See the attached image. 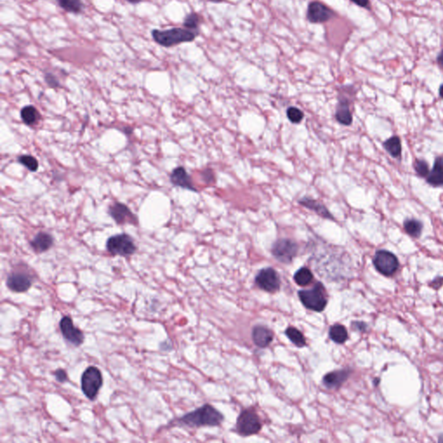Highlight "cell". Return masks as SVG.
Segmentation results:
<instances>
[{"instance_id": "83f0119b", "label": "cell", "mask_w": 443, "mask_h": 443, "mask_svg": "<svg viewBox=\"0 0 443 443\" xmlns=\"http://www.w3.org/2000/svg\"><path fill=\"white\" fill-rule=\"evenodd\" d=\"M18 163H20L24 167L27 168L30 171H36L38 170L39 164L37 159L31 155H21L18 157Z\"/></svg>"}, {"instance_id": "8992f818", "label": "cell", "mask_w": 443, "mask_h": 443, "mask_svg": "<svg viewBox=\"0 0 443 443\" xmlns=\"http://www.w3.org/2000/svg\"><path fill=\"white\" fill-rule=\"evenodd\" d=\"M261 429V422L255 410H244L237 420V430L243 436L257 434Z\"/></svg>"}, {"instance_id": "6da1fadb", "label": "cell", "mask_w": 443, "mask_h": 443, "mask_svg": "<svg viewBox=\"0 0 443 443\" xmlns=\"http://www.w3.org/2000/svg\"><path fill=\"white\" fill-rule=\"evenodd\" d=\"M224 420L225 417L218 410L210 405H204L182 416L179 420V423L191 428H200L206 426L215 427L220 425Z\"/></svg>"}, {"instance_id": "5bb4252c", "label": "cell", "mask_w": 443, "mask_h": 443, "mask_svg": "<svg viewBox=\"0 0 443 443\" xmlns=\"http://www.w3.org/2000/svg\"><path fill=\"white\" fill-rule=\"evenodd\" d=\"M170 180L174 186L186 189L192 192H197V189L195 188L192 183V178L183 166L175 168L173 171H171Z\"/></svg>"}, {"instance_id": "74e56055", "label": "cell", "mask_w": 443, "mask_h": 443, "mask_svg": "<svg viewBox=\"0 0 443 443\" xmlns=\"http://www.w3.org/2000/svg\"><path fill=\"white\" fill-rule=\"evenodd\" d=\"M127 2L131 4H139L140 2H141V0H126Z\"/></svg>"}, {"instance_id": "8fae6325", "label": "cell", "mask_w": 443, "mask_h": 443, "mask_svg": "<svg viewBox=\"0 0 443 443\" xmlns=\"http://www.w3.org/2000/svg\"><path fill=\"white\" fill-rule=\"evenodd\" d=\"M108 214L114 219L117 225H134L135 226L138 225L137 216H135L126 204L120 202H116L109 206Z\"/></svg>"}, {"instance_id": "2e32d148", "label": "cell", "mask_w": 443, "mask_h": 443, "mask_svg": "<svg viewBox=\"0 0 443 443\" xmlns=\"http://www.w3.org/2000/svg\"><path fill=\"white\" fill-rule=\"evenodd\" d=\"M252 338L256 346L259 348H266L272 343L274 333L268 327L256 326L252 331Z\"/></svg>"}, {"instance_id": "d4e9b609", "label": "cell", "mask_w": 443, "mask_h": 443, "mask_svg": "<svg viewBox=\"0 0 443 443\" xmlns=\"http://www.w3.org/2000/svg\"><path fill=\"white\" fill-rule=\"evenodd\" d=\"M286 335L288 337L290 341L293 344H295L297 347L302 348L305 346L306 341H305V336L303 335L302 332L299 330L297 329L295 327H288L285 331Z\"/></svg>"}, {"instance_id": "52a82bcc", "label": "cell", "mask_w": 443, "mask_h": 443, "mask_svg": "<svg viewBox=\"0 0 443 443\" xmlns=\"http://www.w3.org/2000/svg\"><path fill=\"white\" fill-rule=\"evenodd\" d=\"M299 251V245L294 240L282 238L276 241L271 249V253L276 260L282 263H290Z\"/></svg>"}, {"instance_id": "9c48e42d", "label": "cell", "mask_w": 443, "mask_h": 443, "mask_svg": "<svg viewBox=\"0 0 443 443\" xmlns=\"http://www.w3.org/2000/svg\"><path fill=\"white\" fill-rule=\"evenodd\" d=\"M255 283L262 290L276 293L281 288V278L275 269L265 268L260 270L255 276Z\"/></svg>"}, {"instance_id": "cb8c5ba5", "label": "cell", "mask_w": 443, "mask_h": 443, "mask_svg": "<svg viewBox=\"0 0 443 443\" xmlns=\"http://www.w3.org/2000/svg\"><path fill=\"white\" fill-rule=\"evenodd\" d=\"M383 147L387 152L394 158H399L401 156V141L397 136H393L391 138L388 139L383 143Z\"/></svg>"}, {"instance_id": "484cf974", "label": "cell", "mask_w": 443, "mask_h": 443, "mask_svg": "<svg viewBox=\"0 0 443 443\" xmlns=\"http://www.w3.org/2000/svg\"><path fill=\"white\" fill-rule=\"evenodd\" d=\"M57 3L65 12L75 14L81 13L84 7L81 0H57Z\"/></svg>"}, {"instance_id": "f546056e", "label": "cell", "mask_w": 443, "mask_h": 443, "mask_svg": "<svg viewBox=\"0 0 443 443\" xmlns=\"http://www.w3.org/2000/svg\"><path fill=\"white\" fill-rule=\"evenodd\" d=\"M199 17L196 13H191L186 16L184 21V26L189 30H197L199 24Z\"/></svg>"}, {"instance_id": "4dcf8cb0", "label": "cell", "mask_w": 443, "mask_h": 443, "mask_svg": "<svg viewBox=\"0 0 443 443\" xmlns=\"http://www.w3.org/2000/svg\"><path fill=\"white\" fill-rule=\"evenodd\" d=\"M414 166H415L416 173L418 174L421 177H427L428 173H429L428 164L424 160L416 159V161H415V164H414Z\"/></svg>"}, {"instance_id": "1f68e13d", "label": "cell", "mask_w": 443, "mask_h": 443, "mask_svg": "<svg viewBox=\"0 0 443 443\" xmlns=\"http://www.w3.org/2000/svg\"><path fill=\"white\" fill-rule=\"evenodd\" d=\"M45 80L46 83L48 84L49 87H53V88L60 87V82L57 80V78L51 73H47L45 75Z\"/></svg>"}, {"instance_id": "ab89813d", "label": "cell", "mask_w": 443, "mask_h": 443, "mask_svg": "<svg viewBox=\"0 0 443 443\" xmlns=\"http://www.w3.org/2000/svg\"><path fill=\"white\" fill-rule=\"evenodd\" d=\"M211 2H216V3H218V2H222L223 0H210Z\"/></svg>"}, {"instance_id": "4316f807", "label": "cell", "mask_w": 443, "mask_h": 443, "mask_svg": "<svg viewBox=\"0 0 443 443\" xmlns=\"http://www.w3.org/2000/svg\"><path fill=\"white\" fill-rule=\"evenodd\" d=\"M405 231L407 232L410 237H419L422 234V224L421 222L416 219H407L405 222Z\"/></svg>"}, {"instance_id": "3957f363", "label": "cell", "mask_w": 443, "mask_h": 443, "mask_svg": "<svg viewBox=\"0 0 443 443\" xmlns=\"http://www.w3.org/2000/svg\"><path fill=\"white\" fill-rule=\"evenodd\" d=\"M298 295L305 307L317 313L324 311L328 302L326 289L321 282H317L308 290H299Z\"/></svg>"}, {"instance_id": "d6a6232c", "label": "cell", "mask_w": 443, "mask_h": 443, "mask_svg": "<svg viewBox=\"0 0 443 443\" xmlns=\"http://www.w3.org/2000/svg\"><path fill=\"white\" fill-rule=\"evenodd\" d=\"M54 376L59 383H64L68 380V375L66 371L63 369H57V371L54 372Z\"/></svg>"}, {"instance_id": "e0dca14e", "label": "cell", "mask_w": 443, "mask_h": 443, "mask_svg": "<svg viewBox=\"0 0 443 443\" xmlns=\"http://www.w3.org/2000/svg\"><path fill=\"white\" fill-rule=\"evenodd\" d=\"M30 247L36 253H43L48 251L54 244V238L51 234L46 232H39L30 241Z\"/></svg>"}, {"instance_id": "277c9868", "label": "cell", "mask_w": 443, "mask_h": 443, "mask_svg": "<svg viewBox=\"0 0 443 443\" xmlns=\"http://www.w3.org/2000/svg\"><path fill=\"white\" fill-rule=\"evenodd\" d=\"M81 385L85 396L91 401L96 400L103 385L102 371L96 366H88L81 375Z\"/></svg>"}, {"instance_id": "30bf717a", "label": "cell", "mask_w": 443, "mask_h": 443, "mask_svg": "<svg viewBox=\"0 0 443 443\" xmlns=\"http://www.w3.org/2000/svg\"><path fill=\"white\" fill-rule=\"evenodd\" d=\"M34 277L24 271H13L7 276L6 286L15 293H25L33 284Z\"/></svg>"}, {"instance_id": "44dd1931", "label": "cell", "mask_w": 443, "mask_h": 443, "mask_svg": "<svg viewBox=\"0 0 443 443\" xmlns=\"http://www.w3.org/2000/svg\"><path fill=\"white\" fill-rule=\"evenodd\" d=\"M21 119L24 124H26L27 126H34L38 123L39 120L41 119V115L39 114L38 110L36 109V107L32 105L25 106L22 108Z\"/></svg>"}, {"instance_id": "d590c367", "label": "cell", "mask_w": 443, "mask_h": 443, "mask_svg": "<svg viewBox=\"0 0 443 443\" xmlns=\"http://www.w3.org/2000/svg\"><path fill=\"white\" fill-rule=\"evenodd\" d=\"M351 2H353L354 4H356L357 6H360V7H363V8H367L369 6V0H350Z\"/></svg>"}, {"instance_id": "8d00e7d4", "label": "cell", "mask_w": 443, "mask_h": 443, "mask_svg": "<svg viewBox=\"0 0 443 443\" xmlns=\"http://www.w3.org/2000/svg\"><path fill=\"white\" fill-rule=\"evenodd\" d=\"M437 62L440 66L443 67V51H440V54L438 55Z\"/></svg>"}, {"instance_id": "7c38bea8", "label": "cell", "mask_w": 443, "mask_h": 443, "mask_svg": "<svg viewBox=\"0 0 443 443\" xmlns=\"http://www.w3.org/2000/svg\"><path fill=\"white\" fill-rule=\"evenodd\" d=\"M59 327L63 338L70 344L79 346L84 341V333L82 331L75 327L72 319L69 316H63L59 323Z\"/></svg>"}, {"instance_id": "603a6c76", "label": "cell", "mask_w": 443, "mask_h": 443, "mask_svg": "<svg viewBox=\"0 0 443 443\" xmlns=\"http://www.w3.org/2000/svg\"><path fill=\"white\" fill-rule=\"evenodd\" d=\"M294 280L297 285L301 286V287H305L313 282L314 275H313L311 270L305 267H303V268H300L299 270H297V272L294 274Z\"/></svg>"}, {"instance_id": "836d02e7", "label": "cell", "mask_w": 443, "mask_h": 443, "mask_svg": "<svg viewBox=\"0 0 443 443\" xmlns=\"http://www.w3.org/2000/svg\"><path fill=\"white\" fill-rule=\"evenodd\" d=\"M351 327H352V329L355 330V331L364 332H366L367 328H368V325L365 323V322H362V321H354V322H352V324H351Z\"/></svg>"}, {"instance_id": "9a60e30c", "label": "cell", "mask_w": 443, "mask_h": 443, "mask_svg": "<svg viewBox=\"0 0 443 443\" xmlns=\"http://www.w3.org/2000/svg\"><path fill=\"white\" fill-rule=\"evenodd\" d=\"M350 375V371L349 369L329 372L323 377L324 385L328 389H338L343 385V383H345Z\"/></svg>"}, {"instance_id": "e575fe53", "label": "cell", "mask_w": 443, "mask_h": 443, "mask_svg": "<svg viewBox=\"0 0 443 443\" xmlns=\"http://www.w3.org/2000/svg\"><path fill=\"white\" fill-rule=\"evenodd\" d=\"M428 285H429L431 288L435 289V290L440 289V288H441V286L443 285V277H441V276H438L436 278H434V280H433V281H432V282Z\"/></svg>"}, {"instance_id": "ffe728a7", "label": "cell", "mask_w": 443, "mask_h": 443, "mask_svg": "<svg viewBox=\"0 0 443 443\" xmlns=\"http://www.w3.org/2000/svg\"><path fill=\"white\" fill-rule=\"evenodd\" d=\"M427 182L433 186H443V158L438 157L434 166L427 176Z\"/></svg>"}, {"instance_id": "7402d4cb", "label": "cell", "mask_w": 443, "mask_h": 443, "mask_svg": "<svg viewBox=\"0 0 443 443\" xmlns=\"http://www.w3.org/2000/svg\"><path fill=\"white\" fill-rule=\"evenodd\" d=\"M329 337L337 344H344L348 339L347 330L343 325L335 324L330 328Z\"/></svg>"}, {"instance_id": "d6986e66", "label": "cell", "mask_w": 443, "mask_h": 443, "mask_svg": "<svg viewBox=\"0 0 443 443\" xmlns=\"http://www.w3.org/2000/svg\"><path fill=\"white\" fill-rule=\"evenodd\" d=\"M299 204L302 206L307 208L308 210H314L317 215L323 217L325 219H329V220H334V217L332 216L329 210H327V207L325 206L323 204L319 203L318 201L315 199H312L309 198H303L299 200Z\"/></svg>"}, {"instance_id": "5b68a950", "label": "cell", "mask_w": 443, "mask_h": 443, "mask_svg": "<svg viewBox=\"0 0 443 443\" xmlns=\"http://www.w3.org/2000/svg\"><path fill=\"white\" fill-rule=\"evenodd\" d=\"M106 246L111 255L123 257L131 256L137 250L135 241L127 234H119L109 237Z\"/></svg>"}, {"instance_id": "4fadbf2b", "label": "cell", "mask_w": 443, "mask_h": 443, "mask_svg": "<svg viewBox=\"0 0 443 443\" xmlns=\"http://www.w3.org/2000/svg\"><path fill=\"white\" fill-rule=\"evenodd\" d=\"M307 19L311 23L320 24L328 21L332 18L333 12L327 6L318 1L309 4L307 9Z\"/></svg>"}, {"instance_id": "ba28073f", "label": "cell", "mask_w": 443, "mask_h": 443, "mask_svg": "<svg viewBox=\"0 0 443 443\" xmlns=\"http://www.w3.org/2000/svg\"><path fill=\"white\" fill-rule=\"evenodd\" d=\"M373 264L376 270L384 276H391L399 268V260L391 252L378 250L373 258Z\"/></svg>"}, {"instance_id": "f35d334b", "label": "cell", "mask_w": 443, "mask_h": 443, "mask_svg": "<svg viewBox=\"0 0 443 443\" xmlns=\"http://www.w3.org/2000/svg\"><path fill=\"white\" fill-rule=\"evenodd\" d=\"M439 93H440V97L443 98V84L440 85V90H439Z\"/></svg>"}, {"instance_id": "7a4b0ae2", "label": "cell", "mask_w": 443, "mask_h": 443, "mask_svg": "<svg viewBox=\"0 0 443 443\" xmlns=\"http://www.w3.org/2000/svg\"><path fill=\"white\" fill-rule=\"evenodd\" d=\"M198 36L194 30L183 28H172L169 30H153L152 36L158 45L163 47H171L183 42H192Z\"/></svg>"}, {"instance_id": "ac0fdd59", "label": "cell", "mask_w": 443, "mask_h": 443, "mask_svg": "<svg viewBox=\"0 0 443 443\" xmlns=\"http://www.w3.org/2000/svg\"><path fill=\"white\" fill-rule=\"evenodd\" d=\"M336 120L344 126H350L352 122V114L350 110L349 101L344 97H342L338 101V104L336 108Z\"/></svg>"}, {"instance_id": "f1b7e54d", "label": "cell", "mask_w": 443, "mask_h": 443, "mask_svg": "<svg viewBox=\"0 0 443 443\" xmlns=\"http://www.w3.org/2000/svg\"><path fill=\"white\" fill-rule=\"evenodd\" d=\"M287 115H288V120L294 124H299V123L301 122V120L304 118L302 111L299 110V108H295V107H290L288 108L287 110Z\"/></svg>"}]
</instances>
